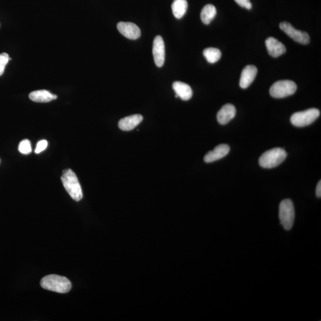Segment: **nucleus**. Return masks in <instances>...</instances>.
<instances>
[{
    "label": "nucleus",
    "instance_id": "1a4fd4ad",
    "mask_svg": "<svg viewBox=\"0 0 321 321\" xmlns=\"http://www.w3.org/2000/svg\"><path fill=\"white\" fill-rule=\"evenodd\" d=\"M153 53L157 66H163L165 62V45L163 38L160 35L155 37L154 40Z\"/></svg>",
    "mask_w": 321,
    "mask_h": 321
},
{
    "label": "nucleus",
    "instance_id": "5701e85b",
    "mask_svg": "<svg viewBox=\"0 0 321 321\" xmlns=\"http://www.w3.org/2000/svg\"><path fill=\"white\" fill-rule=\"evenodd\" d=\"M235 1L242 8L251 10L252 8V3L250 0H235Z\"/></svg>",
    "mask_w": 321,
    "mask_h": 321
},
{
    "label": "nucleus",
    "instance_id": "b1692460",
    "mask_svg": "<svg viewBox=\"0 0 321 321\" xmlns=\"http://www.w3.org/2000/svg\"><path fill=\"white\" fill-rule=\"evenodd\" d=\"M316 195L317 198L321 197V181H319V183L317 184L316 189Z\"/></svg>",
    "mask_w": 321,
    "mask_h": 321
},
{
    "label": "nucleus",
    "instance_id": "7ed1b4c3",
    "mask_svg": "<svg viewBox=\"0 0 321 321\" xmlns=\"http://www.w3.org/2000/svg\"><path fill=\"white\" fill-rule=\"evenodd\" d=\"M287 157L285 150L276 148L267 151L259 158V163L264 168H272L282 164Z\"/></svg>",
    "mask_w": 321,
    "mask_h": 321
},
{
    "label": "nucleus",
    "instance_id": "f03ea898",
    "mask_svg": "<svg viewBox=\"0 0 321 321\" xmlns=\"http://www.w3.org/2000/svg\"><path fill=\"white\" fill-rule=\"evenodd\" d=\"M40 286L45 290L60 293L69 292L72 288V284L66 277L54 274L43 277Z\"/></svg>",
    "mask_w": 321,
    "mask_h": 321
},
{
    "label": "nucleus",
    "instance_id": "dca6fc26",
    "mask_svg": "<svg viewBox=\"0 0 321 321\" xmlns=\"http://www.w3.org/2000/svg\"><path fill=\"white\" fill-rule=\"evenodd\" d=\"M30 100L36 103H49L56 100L57 96L47 90H38L30 93L29 96Z\"/></svg>",
    "mask_w": 321,
    "mask_h": 321
},
{
    "label": "nucleus",
    "instance_id": "6ab92c4d",
    "mask_svg": "<svg viewBox=\"0 0 321 321\" xmlns=\"http://www.w3.org/2000/svg\"><path fill=\"white\" fill-rule=\"evenodd\" d=\"M204 56L209 63L214 64L221 59V53L217 49L208 48L204 50Z\"/></svg>",
    "mask_w": 321,
    "mask_h": 321
},
{
    "label": "nucleus",
    "instance_id": "39448f33",
    "mask_svg": "<svg viewBox=\"0 0 321 321\" xmlns=\"http://www.w3.org/2000/svg\"><path fill=\"white\" fill-rule=\"evenodd\" d=\"M297 90L296 84L292 80H280L272 84L269 93L276 99H283L292 96Z\"/></svg>",
    "mask_w": 321,
    "mask_h": 321
},
{
    "label": "nucleus",
    "instance_id": "4468645a",
    "mask_svg": "<svg viewBox=\"0 0 321 321\" xmlns=\"http://www.w3.org/2000/svg\"><path fill=\"white\" fill-rule=\"evenodd\" d=\"M143 120V117L140 114H134L123 118L119 122V127L123 131H130L134 129Z\"/></svg>",
    "mask_w": 321,
    "mask_h": 321
},
{
    "label": "nucleus",
    "instance_id": "a211bd4d",
    "mask_svg": "<svg viewBox=\"0 0 321 321\" xmlns=\"http://www.w3.org/2000/svg\"><path fill=\"white\" fill-rule=\"evenodd\" d=\"M217 14V10L215 7L212 5H206L202 10L201 18L203 23L205 25H208Z\"/></svg>",
    "mask_w": 321,
    "mask_h": 321
},
{
    "label": "nucleus",
    "instance_id": "f3484780",
    "mask_svg": "<svg viewBox=\"0 0 321 321\" xmlns=\"http://www.w3.org/2000/svg\"><path fill=\"white\" fill-rule=\"evenodd\" d=\"M188 7L187 0H174L171 8L175 18L178 19L183 18L187 13Z\"/></svg>",
    "mask_w": 321,
    "mask_h": 321
},
{
    "label": "nucleus",
    "instance_id": "412c9836",
    "mask_svg": "<svg viewBox=\"0 0 321 321\" xmlns=\"http://www.w3.org/2000/svg\"><path fill=\"white\" fill-rule=\"evenodd\" d=\"M11 60L8 54L5 53L0 54V76L4 73L7 64L8 63L9 60Z\"/></svg>",
    "mask_w": 321,
    "mask_h": 321
},
{
    "label": "nucleus",
    "instance_id": "2eb2a0df",
    "mask_svg": "<svg viewBox=\"0 0 321 321\" xmlns=\"http://www.w3.org/2000/svg\"><path fill=\"white\" fill-rule=\"evenodd\" d=\"M173 87L176 94L175 97L180 98L184 101H188L191 99L193 91L189 84L181 82H175L173 84Z\"/></svg>",
    "mask_w": 321,
    "mask_h": 321
},
{
    "label": "nucleus",
    "instance_id": "ddd939ff",
    "mask_svg": "<svg viewBox=\"0 0 321 321\" xmlns=\"http://www.w3.org/2000/svg\"><path fill=\"white\" fill-rule=\"evenodd\" d=\"M236 110L233 105L225 104L217 114V120L219 124L224 125L230 122L236 116Z\"/></svg>",
    "mask_w": 321,
    "mask_h": 321
},
{
    "label": "nucleus",
    "instance_id": "9b49d317",
    "mask_svg": "<svg viewBox=\"0 0 321 321\" xmlns=\"http://www.w3.org/2000/svg\"><path fill=\"white\" fill-rule=\"evenodd\" d=\"M230 152V147L228 145L226 144H221L218 145L214 148V150L208 152L205 155L204 161L205 163H210L220 159L224 158Z\"/></svg>",
    "mask_w": 321,
    "mask_h": 321
},
{
    "label": "nucleus",
    "instance_id": "0eeeda50",
    "mask_svg": "<svg viewBox=\"0 0 321 321\" xmlns=\"http://www.w3.org/2000/svg\"><path fill=\"white\" fill-rule=\"evenodd\" d=\"M280 28L296 42L303 45L309 43L310 37L308 33L296 29L290 23L282 22L280 24Z\"/></svg>",
    "mask_w": 321,
    "mask_h": 321
},
{
    "label": "nucleus",
    "instance_id": "6e6552de",
    "mask_svg": "<svg viewBox=\"0 0 321 321\" xmlns=\"http://www.w3.org/2000/svg\"><path fill=\"white\" fill-rule=\"evenodd\" d=\"M117 29L121 34L129 39H137L141 35V29L133 23L120 22L117 24Z\"/></svg>",
    "mask_w": 321,
    "mask_h": 321
},
{
    "label": "nucleus",
    "instance_id": "4be33fe9",
    "mask_svg": "<svg viewBox=\"0 0 321 321\" xmlns=\"http://www.w3.org/2000/svg\"><path fill=\"white\" fill-rule=\"evenodd\" d=\"M48 147V143L45 140H42L38 142L37 144L36 148L35 149V153L39 154L42 153L43 151H44L45 149Z\"/></svg>",
    "mask_w": 321,
    "mask_h": 321
},
{
    "label": "nucleus",
    "instance_id": "aec40b11",
    "mask_svg": "<svg viewBox=\"0 0 321 321\" xmlns=\"http://www.w3.org/2000/svg\"><path fill=\"white\" fill-rule=\"evenodd\" d=\"M19 151L20 153L24 155H28L32 152L31 144L28 140H25L21 142L19 145Z\"/></svg>",
    "mask_w": 321,
    "mask_h": 321
},
{
    "label": "nucleus",
    "instance_id": "f257e3e1",
    "mask_svg": "<svg viewBox=\"0 0 321 321\" xmlns=\"http://www.w3.org/2000/svg\"><path fill=\"white\" fill-rule=\"evenodd\" d=\"M63 187L73 200L78 202L83 198L82 188L78 178L70 169L63 171L62 176Z\"/></svg>",
    "mask_w": 321,
    "mask_h": 321
},
{
    "label": "nucleus",
    "instance_id": "f8f14e48",
    "mask_svg": "<svg viewBox=\"0 0 321 321\" xmlns=\"http://www.w3.org/2000/svg\"><path fill=\"white\" fill-rule=\"evenodd\" d=\"M258 73V69L255 66L249 65L243 70L241 79H240V86L243 89L248 88L255 80Z\"/></svg>",
    "mask_w": 321,
    "mask_h": 321
},
{
    "label": "nucleus",
    "instance_id": "9d476101",
    "mask_svg": "<svg viewBox=\"0 0 321 321\" xmlns=\"http://www.w3.org/2000/svg\"><path fill=\"white\" fill-rule=\"evenodd\" d=\"M265 44L269 55L274 58L281 56L286 52L285 45L273 37H269L267 39Z\"/></svg>",
    "mask_w": 321,
    "mask_h": 321
},
{
    "label": "nucleus",
    "instance_id": "423d86ee",
    "mask_svg": "<svg viewBox=\"0 0 321 321\" xmlns=\"http://www.w3.org/2000/svg\"><path fill=\"white\" fill-rule=\"evenodd\" d=\"M320 116V111L316 109H310L294 113L290 119L294 126L305 127L312 124Z\"/></svg>",
    "mask_w": 321,
    "mask_h": 321
},
{
    "label": "nucleus",
    "instance_id": "20e7f679",
    "mask_svg": "<svg viewBox=\"0 0 321 321\" xmlns=\"http://www.w3.org/2000/svg\"><path fill=\"white\" fill-rule=\"evenodd\" d=\"M279 218L281 224L286 231L291 230L295 218L293 203L290 199L283 200L280 204Z\"/></svg>",
    "mask_w": 321,
    "mask_h": 321
}]
</instances>
